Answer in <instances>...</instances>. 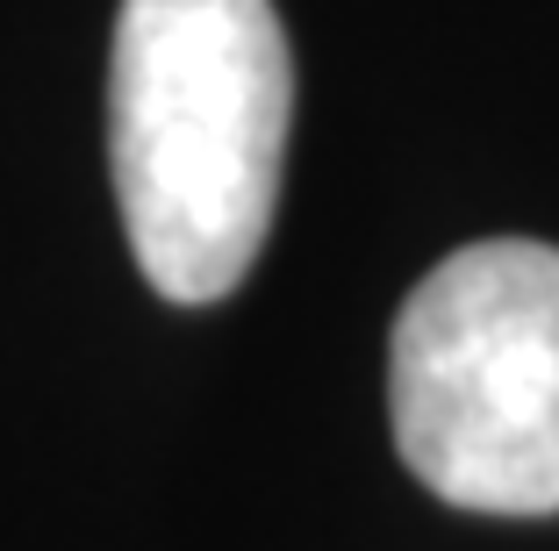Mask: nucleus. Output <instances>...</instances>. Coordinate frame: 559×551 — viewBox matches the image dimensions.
I'll return each mask as SVG.
<instances>
[{
	"mask_svg": "<svg viewBox=\"0 0 559 551\" xmlns=\"http://www.w3.org/2000/svg\"><path fill=\"white\" fill-rule=\"evenodd\" d=\"M287 108L295 58L273 0H122L108 151L136 273L165 301H223L259 265Z\"/></svg>",
	"mask_w": 559,
	"mask_h": 551,
	"instance_id": "obj_1",
	"label": "nucleus"
},
{
	"mask_svg": "<svg viewBox=\"0 0 559 551\" xmlns=\"http://www.w3.org/2000/svg\"><path fill=\"white\" fill-rule=\"evenodd\" d=\"M409 472L474 516L559 508V243L488 237L416 279L388 337Z\"/></svg>",
	"mask_w": 559,
	"mask_h": 551,
	"instance_id": "obj_2",
	"label": "nucleus"
}]
</instances>
